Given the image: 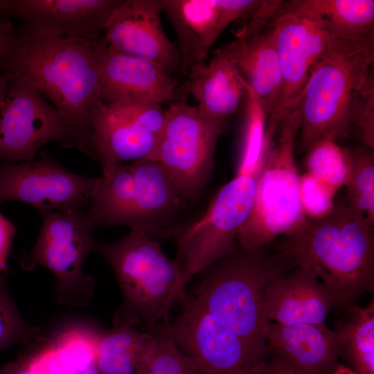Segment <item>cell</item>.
I'll use <instances>...</instances> for the list:
<instances>
[{
    "label": "cell",
    "instance_id": "6da1fadb",
    "mask_svg": "<svg viewBox=\"0 0 374 374\" xmlns=\"http://www.w3.org/2000/svg\"><path fill=\"white\" fill-rule=\"evenodd\" d=\"M103 36L77 39L16 28L0 54V71L35 87L62 116L71 147L85 152L100 98Z\"/></svg>",
    "mask_w": 374,
    "mask_h": 374
},
{
    "label": "cell",
    "instance_id": "7a4b0ae2",
    "mask_svg": "<svg viewBox=\"0 0 374 374\" xmlns=\"http://www.w3.org/2000/svg\"><path fill=\"white\" fill-rule=\"evenodd\" d=\"M279 250L323 284L334 305L348 308L362 293L373 290L372 231L344 202L335 203L328 216L309 220L298 235L285 238Z\"/></svg>",
    "mask_w": 374,
    "mask_h": 374
},
{
    "label": "cell",
    "instance_id": "3957f363",
    "mask_svg": "<svg viewBox=\"0 0 374 374\" xmlns=\"http://www.w3.org/2000/svg\"><path fill=\"white\" fill-rule=\"evenodd\" d=\"M374 44L332 38L300 96L301 147L349 139L366 96L374 91Z\"/></svg>",
    "mask_w": 374,
    "mask_h": 374
},
{
    "label": "cell",
    "instance_id": "277c9868",
    "mask_svg": "<svg viewBox=\"0 0 374 374\" xmlns=\"http://www.w3.org/2000/svg\"><path fill=\"white\" fill-rule=\"evenodd\" d=\"M111 265L124 299L118 313L147 330L170 323L168 313L177 303L187 305V283L176 259H170L147 231L132 228L114 242L96 241L95 250Z\"/></svg>",
    "mask_w": 374,
    "mask_h": 374
},
{
    "label": "cell",
    "instance_id": "5b68a950",
    "mask_svg": "<svg viewBox=\"0 0 374 374\" xmlns=\"http://www.w3.org/2000/svg\"><path fill=\"white\" fill-rule=\"evenodd\" d=\"M277 144L270 150L258 176L253 204L237 240L244 251H259L277 237H293L308 226L300 200L294 145L300 112L292 108L280 126Z\"/></svg>",
    "mask_w": 374,
    "mask_h": 374
},
{
    "label": "cell",
    "instance_id": "8992f818",
    "mask_svg": "<svg viewBox=\"0 0 374 374\" xmlns=\"http://www.w3.org/2000/svg\"><path fill=\"white\" fill-rule=\"evenodd\" d=\"M182 199L161 165L145 159L103 172L87 213L93 228L126 225L152 235L178 210Z\"/></svg>",
    "mask_w": 374,
    "mask_h": 374
},
{
    "label": "cell",
    "instance_id": "52a82bcc",
    "mask_svg": "<svg viewBox=\"0 0 374 374\" xmlns=\"http://www.w3.org/2000/svg\"><path fill=\"white\" fill-rule=\"evenodd\" d=\"M280 276L260 250L244 251L213 271L192 299L250 346L266 354L265 292Z\"/></svg>",
    "mask_w": 374,
    "mask_h": 374
},
{
    "label": "cell",
    "instance_id": "ba28073f",
    "mask_svg": "<svg viewBox=\"0 0 374 374\" xmlns=\"http://www.w3.org/2000/svg\"><path fill=\"white\" fill-rule=\"evenodd\" d=\"M263 165L250 173H238L219 190L197 220L154 234L176 240V260L186 283L217 259L233 252L235 241L251 213Z\"/></svg>",
    "mask_w": 374,
    "mask_h": 374
},
{
    "label": "cell",
    "instance_id": "9c48e42d",
    "mask_svg": "<svg viewBox=\"0 0 374 374\" xmlns=\"http://www.w3.org/2000/svg\"><path fill=\"white\" fill-rule=\"evenodd\" d=\"M225 130L226 119L209 116L185 100L174 101L166 109L163 130L148 159L161 165L183 199L193 198L206 186Z\"/></svg>",
    "mask_w": 374,
    "mask_h": 374
},
{
    "label": "cell",
    "instance_id": "30bf717a",
    "mask_svg": "<svg viewBox=\"0 0 374 374\" xmlns=\"http://www.w3.org/2000/svg\"><path fill=\"white\" fill-rule=\"evenodd\" d=\"M42 224L38 240L23 256L26 269L40 265L56 278L55 296L60 303L79 307L89 303L93 278L84 273L86 257L95 250L96 240L87 211L40 212Z\"/></svg>",
    "mask_w": 374,
    "mask_h": 374
},
{
    "label": "cell",
    "instance_id": "8fae6325",
    "mask_svg": "<svg viewBox=\"0 0 374 374\" xmlns=\"http://www.w3.org/2000/svg\"><path fill=\"white\" fill-rule=\"evenodd\" d=\"M175 321L154 327L193 358L198 374H250L266 359L192 299Z\"/></svg>",
    "mask_w": 374,
    "mask_h": 374
},
{
    "label": "cell",
    "instance_id": "7c38bea8",
    "mask_svg": "<svg viewBox=\"0 0 374 374\" xmlns=\"http://www.w3.org/2000/svg\"><path fill=\"white\" fill-rule=\"evenodd\" d=\"M9 76L0 112V161L33 160L42 147L53 141L70 148L68 130L59 112L31 84Z\"/></svg>",
    "mask_w": 374,
    "mask_h": 374
},
{
    "label": "cell",
    "instance_id": "4fadbf2b",
    "mask_svg": "<svg viewBox=\"0 0 374 374\" xmlns=\"http://www.w3.org/2000/svg\"><path fill=\"white\" fill-rule=\"evenodd\" d=\"M98 180L69 172L42 152L37 159L0 166V204L16 200L39 212L87 211Z\"/></svg>",
    "mask_w": 374,
    "mask_h": 374
},
{
    "label": "cell",
    "instance_id": "5bb4252c",
    "mask_svg": "<svg viewBox=\"0 0 374 374\" xmlns=\"http://www.w3.org/2000/svg\"><path fill=\"white\" fill-rule=\"evenodd\" d=\"M126 0H3L4 17L29 31L65 37H101Z\"/></svg>",
    "mask_w": 374,
    "mask_h": 374
},
{
    "label": "cell",
    "instance_id": "9a60e30c",
    "mask_svg": "<svg viewBox=\"0 0 374 374\" xmlns=\"http://www.w3.org/2000/svg\"><path fill=\"white\" fill-rule=\"evenodd\" d=\"M269 24L280 62L282 89L268 121L279 127L287 113L296 106L314 64L332 37L321 25L306 19L279 17Z\"/></svg>",
    "mask_w": 374,
    "mask_h": 374
},
{
    "label": "cell",
    "instance_id": "2e32d148",
    "mask_svg": "<svg viewBox=\"0 0 374 374\" xmlns=\"http://www.w3.org/2000/svg\"><path fill=\"white\" fill-rule=\"evenodd\" d=\"M162 12L163 0H126L103 35L105 44L116 51L152 60L170 74L179 69L180 58L163 30Z\"/></svg>",
    "mask_w": 374,
    "mask_h": 374
},
{
    "label": "cell",
    "instance_id": "e0dca14e",
    "mask_svg": "<svg viewBox=\"0 0 374 374\" xmlns=\"http://www.w3.org/2000/svg\"><path fill=\"white\" fill-rule=\"evenodd\" d=\"M179 86V82L154 62L116 51L105 44L100 78V98L105 105L126 101L169 105L175 101Z\"/></svg>",
    "mask_w": 374,
    "mask_h": 374
},
{
    "label": "cell",
    "instance_id": "ac0fdd59",
    "mask_svg": "<svg viewBox=\"0 0 374 374\" xmlns=\"http://www.w3.org/2000/svg\"><path fill=\"white\" fill-rule=\"evenodd\" d=\"M266 341L278 357L307 374H329L338 364L335 330L325 323L281 325L267 321Z\"/></svg>",
    "mask_w": 374,
    "mask_h": 374
},
{
    "label": "cell",
    "instance_id": "d6986e66",
    "mask_svg": "<svg viewBox=\"0 0 374 374\" xmlns=\"http://www.w3.org/2000/svg\"><path fill=\"white\" fill-rule=\"evenodd\" d=\"M177 87L175 101L192 95L204 114L226 119L236 113L246 97V82L229 58L218 49L210 62L196 66Z\"/></svg>",
    "mask_w": 374,
    "mask_h": 374
},
{
    "label": "cell",
    "instance_id": "ffe728a7",
    "mask_svg": "<svg viewBox=\"0 0 374 374\" xmlns=\"http://www.w3.org/2000/svg\"><path fill=\"white\" fill-rule=\"evenodd\" d=\"M333 305L323 284L299 268L287 278H274L265 289V317L281 325L325 323Z\"/></svg>",
    "mask_w": 374,
    "mask_h": 374
},
{
    "label": "cell",
    "instance_id": "44dd1931",
    "mask_svg": "<svg viewBox=\"0 0 374 374\" xmlns=\"http://www.w3.org/2000/svg\"><path fill=\"white\" fill-rule=\"evenodd\" d=\"M221 50L269 116L278 104L282 89L280 62L270 24L256 35L237 37Z\"/></svg>",
    "mask_w": 374,
    "mask_h": 374
},
{
    "label": "cell",
    "instance_id": "7402d4cb",
    "mask_svg": "<svg viewBox=\"0 0 374 374\" xmlns=\"http://www.w3.org/2000/svg\"><path fill=\"white\" fill-rule=\"evenodd\" d=\"M285 17L317 22L332 38L374 44L373 0L283 1L271 19Z\"/></svg>",
    "mask_w": 374,
    "mask_h": 374
},
{
    "label": "cell",
    "instance_id": "603a6c76",
    "mask_svg": "<svg viewBox=\"0 0 374 374\" xmlns=\"http://www.w3.org/2000/svg\"><path fill=\"white\" fill-rule=\"evenodd\" d=\"M165 12L178 37L179 69L186 75L206 63L222 34L216 0H163Z\"/></svg>",
    "mask_w": 374,
    "mask_h": 374
},
{
    "label": "cell",
    "instance_id": "cb8c5ba5",
    "mask_svg": "<svg viewBox=\"0 0 374 374\" xmlns=\"http://www.w3.org/2000/svg\"><path fill=\"white\" fill-rule=\"evenodd\" d=\"M156 141L154 135L104 104L92 121L85 153L96 159L104 172L117 164L148 159Z\"/></svg>",
    "mask_w": 374,
    "mask_h": 374
},
{
    "label": "cell",
    "instance_id": "d4e9b609",
    "mask_svg": "<svg viewBox=\"0 0 374 374\" xmlns=\"http://www.w3.org/2000/svg\"><path fill=\"white\" fill-rule=\"evenodd\" d=\"M134 326L132 320L117 314L111 330L97 332L96 359L103 374H145L155 335Z\"/></svg>",
    "mask_w": 374,
    "mask_h": 374
},
{
    "label": "cell",
    "instance_id": "484cf974",
    "mask_svg": "<svg viewBox=\"0 0 374 374\" xmlns=\"http://www.w3.org/2000/svg\"><path fill=\"white\" fill-rule=\"evenodd\" d=\"M96 335L89 329L73 328L42 350L27 356L41 374H103L97 363Z\"/></svg>",
    "mask_w": 374,
    "mask_h": 374
},
{
    "label": "cell",
    "instance_id": "4316f807",
    "mask_svg": "<svg viewBox=\"0 0 374 374\" xmlns=\"http://www.w3.org/2000/svg\"><path fill=\"white\" fill-rule=\"evenodd\" d=\"M340 356L356 374H374V303L347 308L335 330Z\"/></svg>",
    "mask_w": 374,
    "mask_h": 374
},
{
    "label": "cell",
    "instance_id": "83f0119b",
    "mask_svg": "<svg viewBox=\"0 0 374 374\" xmlns=\"http://www.w3.org/2000/svg\"><path fill=\"white\" fill-rule=\"evenodd\" d=\"M367 147L349 150L350 168L345 184L352 214L373 231L374 227V157Z\"/></svg>",
    "mask_w": 374,
    "mask_h": 374
},
{
    "label": "cell",
    "instance_id": "f1b7e54d",
    "mask_svg": "<svg viewBox=\"0 0 374 374\" xmlns=\"http://www.w3.org/2000/svg\"><path fill=\"white\" fill-rule=\"evenodd\" d=\"M305 166L308 173L336 192L348 178L350 150L330 139L317 140L306 149Z\"/></svg>",
    "mask_w": 374,
    "mask_h": 374
},
{
    "label": "cell",
    "instance_id": "f546056e",
    "mask_svg": "<svg viewBox=\"0 0 374 374\" xmlns=\"http://www.w3.org/2000/svg\"><path fill=\"white\" fill-rule=\"evenodd\" d=\"M155 339L148 355L145 374H198L193 358L184 353L165 333L148 330Z\"/></svg>",
    "mask_w": 374,
    "mask_h": 374
},
{
    "label": "cell",
    "instance_id": "4dcf8cb0",
    "mask_svg": "<svg viewBox=\"0 0 374 374\" xmlns=\"http://www.w3.org/2000/svg\"><path fill=\"white\" fill-rule=\"evenodd\" d=\"M40 332L23 319L9 294L5 274H0V351L37 339Z\"/></svg>",
    "mask_w": 374,
    "mask_h": 374
},
{
    "label": "cell",
    "instance_id": "1f68e13d",
    "mask_svg": "<svg viewBox=\"0 0 374 374\" xmlns=\"http://www.w3.org/2000/svg\"><path fill=\"white\" fill-rule=\"evenodd\" d=\"M107 105L112 111L154 135L161 134L166 119L163 105L146 101H126Z\"/></svg>",
    "mask_w": 374,
    "mask_h": 374
},
{
    "label": "cell",
    "instance_id": "d6a6232c",
    "mask_svg": "<svg viewBox=\"0 0 374 374\" xmlns=\"http://www.w3.org/2000/svg\"><path fill=\"white\" fill-rule=\"evenodd\" d=\"M335 192L306 172L300 177V200L306 217L310 220L324 218L335 207Z\"/></svg>",
    "mask_w": 374,
    "mask_h": 374
},
{
    "label": "cell",
    "instance_id": "836d02e7",
    "mask_svg": "<svg viewBox=\"0 0 374 374\" xmlns=\"http://www.w3.org/2000/svg\"><path fill=\"white\" fill-rule=\"evenodd\" d=\"M261 3L262 1L258 0H216L221 33L231 23L250 18Z\"/></svg>",
    "mask_w": 374,
    "mask_h": 374
},
{
    "label": "cell",
    "instance_id": "e575fe53",
    "mask_svg": "<svg viewBox=\"0 0 374 374\" xmlns=\"http://www.w3.org/2000/svg\"><path fill=\"white\" fill-rule=\"evenodd\" d=\"M360 141L368 148L374 146V91L363 100L357 113L354 127Z\"/></svg>",
    "mask_w": 374,
    "mask_h": 374
},
{
    "label": "cell",
    "instance_id": "d590c367",
    "mask_svg": "<svg viewBox=\"0 0 374 374\" xmlns=\"http://www.w3.org/2000/svg\"><path fill=\"white\" fill-rule=\"evenodd\" d=\"M250 374H307L301 369L286 362L274 357L270 359H263L251 371Z\"/></svg>",
    "mask_w": 374,
    "mask_h": 374
},
{
    "label": "cell",
    "instance_id": "8d00e7d4",
    "mask_svg": "<svg viewBox=\"0 0 374 374\" xmlns=\"http://www.w3.org/2000/svg\"><path fill=\"white\" fill-rule=\"evenodd\" d=\"M15 232V226L0 213V274L6 271L10 246Z\"/></svg>",
    "mask_w": 374,
    "mask_h": 374
},
{
    "label": "cell",
    "instance_id": "74e56055",
    "mask_svg": "<svg viewBox=\"0 0 374 374\" xmlns=\"http://www.w3.org/2000/svg\"><path fill=\"white\" fill-rule=\"evenodd\" d=\"M0 374H41L30 364L27 355L0 368Z\"/></svg>",
    "mask_w": 374,
    "mask_h": 374
},
{
    "label": "cell",
    "instance_id": "f35d334b",
    "mask_svg": "<svg viewBox=\"0 0 374 374\" xmlns=\"http://www.w3.org/2000/svg\"><path fill=\"white\" fill-rule=\"evenodd\" d=\"M16 28L8 19L0 20V54L10 45Z\"/></svg>",
    "mask_w": 374,
    "mask_h": 374
},
{
    "label": "cell",
    "instance_id": "ab89813d",
    "mask_svg": "<svg viewBox=\"0 0 374 374\" xmlns=\"http://www.w3.org/2000/svg\"><path fill=\"white\" fill-rule=\"evenodd\" d=\"M9 79L10 76L6 73L0 75V112L4 105Z\"/></svg>",
    "mask_w": 374,
    "mask_h": 374
},
{
    "label": "cell",
    "instance_id": "60d3db41",
    "mask_svg": "<svg viewBox=\"0 0 374 374\" xmlns=\"http://www.w3.org/2000/svg\"><path fill=\"white\" fill-rule=\"evenodd\" d=\"M330 374H356L350 368L341 364H337Z\"/></svg>",
    "mask_w": 374,
    "mask_h": 374
},
{
    "label": "cell",
    "instance_id": "b9f144b4",
    "mask_svg": "<svg viewBox=\"0 0 374 374\" xmlns=\"http://www.w3.org/2000/svg\"><path fill=\"white\" fill-rule=\"evenodd\" d=\"M6 17L2 14V0H0V19H5Z\"/></svg>",
    "mask_w": 374,
    "mask_h": 374
}]
</instances>
